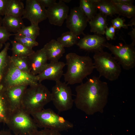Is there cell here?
Instances as JSON below:
<instances>
[{
    "mask_svg": "<svg viewBox=\"0 0 135 135\" xmlns=\"http://www.w3.org/2000/svg\"><path fill=\"white\" fill-rule=\"evenodd\" d=\"M74 102L76 107L86 114L102 113L108 102L109 90L106 82L93 76L76 88Z\"/></svg>",
    "mask_w": 135,
    "mask_h": 135,
    "instance_id": "1",
    "label": "cell"
},
{
    "mask_svg": "<svg viewBox=\"0 0 135 135\" xmlns=\"http://www.w3.org/2000/svg\"><path fill=\"white\" fill-rule=\"evenodd\" d=\"M65 57L67 69L63 76L65 82L68 84L82 83L94 69L93 60L89 56H80L70 52Z\"/></svg>",
    "mask_w": 135,
    "mask_h": 135,
    "instance_id": "2",
    "label": "cell"
},
{
    "mask_svg": "<svg viewBox=\"0 0 135 135\" xmlns=\"http://www.w3.org/2000/svg\"><path fill=\"white\" fill-rule=\"evenodd\" d=\"M51 101V93L41 83L29 86L25 90L21 108L30 114L43 109Z\"/></svg>",
    "mask_w": 135,
    "mask_h": 135,
    "instance_id": "3",
    "label": "cell"
},
{
    "mask_svg": "<svg viewBox=\"0 0 135 135\" xmlns=\"http://www.w3.org/2000/svg\"><path fill=\"white\" fill-rule=\"evenodd\" d=\"M30 115L38 128H48L60 132L68 130L73 127L72 123L50 108H44Z\"/></svg>",
    "mask_w": 135,
    "mask_h": 135,
    "instance_id": "4",
    "label": "cell"
},
{
    "mask_svg": "<svg viewBox=\"0 0 135 135\" xmlns=\"http://www.w3.org/2000/svg\"><path fill=\"white\" fill-rule=\"evenodd\" d=\"M112 54L103 50L94 52V69L99 73L100 78L103 76L109 80L114 81L118 79L121 68Z\"/></svg>",
    "mask_w": 135,
    "mask_h": 135,
    "instance_id": "5",
    "label": "cell"
},
{
    "mask_svg": "<svg viewBox=\"0 0 135 135\" xmlns=\"http://www.w3.org/2000/svg\"><path fill=\"white\" fill-rule=\"evenodd\" d=\"M31 116L20 108L11 112L6 125L15 135H31L38 128Z\"/></svg>",
    "mask_w": 135,
    "mask_h": 135,
    "instance_id": "6",
    "label": "cell"
},
{
    "mask_svg": "<svg viewBox=\"0 0 135 135\" xmlns=\"http://www.w3.org/2000/svg\"><path fill=\"white\" fill-rule=\"evenodd\" d=\"M38 83L36 76L23 72L17 68L10 61L4 74L0 84V88L5 89L20 86H30Z\"/></svg>",
    "mask_w": 135,
    "mask_h": 135,
    "instance_id": "7",
    "label": "cell"
},
{
    "mask_svg": "<svg viewBox=\"0 0 135 135\" xmlns=\"http://www.w3.org/2000/svg\"><path fill=\"white\" fill-rule=\"evenodd\" d=\"M51 101L59 112L66 111L72 107L74 100L72 90L65 82H56L52 89Z\"/></svg>",
    "mask_w": 135,
    "mask_h": 135,
    "instance_id": "8",
    "label": "cell"
},
{
    "mask_svg": "<svg viewBox=\"0 0 135 135\" xmlns=\"http://www.w3.org/2000/svg\"><path fill=\"white\" fill-rule=\"evenodd\" d=\"M105 47L107 48L114 56L115 59L123 68L129 70L135 66V48L131 44L120 43L114 45L106 42Z\"/></svg>",
    "mask_w": 135,
    "mask_h": 135,
    "instance_id": "9",
    "label": "cell"
},
{
    "mask_svg": "<svg viewBox=\"0 0 135 135\" xmlns=\"http://www.w3.org/2000/svg\"><path fill=\"white\" fill-rule=\"evenodd\" d=\"M66 20V27L70 31L77 36L84 35L83 32L89 21L79 7L71 9Z\"/></svg>",
    "mask_w": 135,
    "mask_h": 135,
    "instance_id": "10",
    "label": "cell"
},
{
    "mask_svg": "<svg viewBox=\"0 0 135 135\" xmlns=\"http://www.w3.org/2000/svg\"><path fill=\"white\" fill-rule=\"evenodd\" d=\"M22 19L28 20L31 24H38L47 18L46 9L37 0H26Z\"/></svg>",
    "mask_w": 135,
    "mask_h": 135,
    "instance_id": "11",
    "label": "cell"
},
{
    "mask_svg": "<svg viewBox=\"0 0 135 135\" xmlns=\"http://www.w3.org/2000/svg\"><path fill=\"white\" fill-rule=\"evenodd\" d=\"M47 18L51 24L61 26L66 20L69 11L68 6L60 0L46 9Z\"/></svg>",
    "mask_w": 135,
    "mask_h": 135,
    "instance_id": "12",
    "label": "cell"
},
{
    "mask_svg": "<svg viewBox=\"0 0 135 135\" xmlns=\"http://www.w3.org/2000/svg\"><path fill=\"white\" fill-rule=\"evenodd\" d=\"M106 42L102 35L95 34L85 35L76 44L81 49L94 53L103 50Z\"/></svg>",
    "mask_w": 135,
    "mask_h": 135,
    "instance_id": "13",
    "label": "cell"
},
{
    "mask_svg": "<svg viewBox=\"0 0 135 135\" xmlns=\"http://www.w3.org/2000/svg\"><path fill=\"white\" fill-rule=\"evenodd\" d=\"M28 86H20L1 89L6 97L11 112L21 108L22 98Z\"/></svg>",
    "mask_w": 135,
    "mask_h": 135,
    "instance_id": "14",
    "label": "cell"
},
{
    "mask_svg": "<svg viewBox=\"0 0 135 135\" xmlns=\"http://www.w3.org/2000/svg\"><path fill=\"white\" fill-rule=\"evenodd\" d=\"M66 65V64L62 62H50L40 73L36 75L38 82L46 80L56 82L60 81L63 75V69Z\"/></svg>",
    "mask_w": 135,
    "mask_h": 135,
    "instance_id": "15",
    "label": "cell"
},
{
    "mask_svg": "<svg viewBox=\"0 0 135 135\" xmlns=\"http://www.w3.org/2000/svg\"><path fill=\"white\" fill-rule=\"evenodd\" d=\"M30 73L36 76L40 73L46 66L48 60L43 48L34 52L28 57Z\"/></svg>",
    "mask_w": 135,
    "mask_h": 135,
    "instance_id": "16",
    "label": "cell"
},
{
    "mask_svg": "<svg viewBox=\"0 0 135 135\" xmlns=\"http://www.w3.org/2000/svg\"><path fill=\"white\" fill-rule=\"evenodd\" d=\"M48 60L58 61L65 52L64 47L59 42L52 39L46 43L43 48Z\"/></svg>",
    "mask_w": 135,
    "mask_h": 135,
    "instance_id": "17",
    "label": "cell"
},
{
    "mask_svg": "<svg viewBox=\"0 0 135 135\" xmlns=\"http://www.w3.org/2000/svg\"><path fill=\"white\" fill-rule=\"evenodd\" d=\"M106 17L100 12L97 13L88 22L90 27V32L99 35H104L107 26Z\"/></svg>",
    "mask_w": 135,
    "mask_h": 135,
    "instance_id": "18",
    "label": "cell"
},
{
    "mask_svg": "<svg viewBox=\"0 0 135 135\" xmlns=\"http://www.w3.org/2000/svg\"><path fill=\"white\" fill-rule=\"evenodd\" d=\"M2 25L9 32L16 34L24 26L22 17L6 15L2 18Z\"/></svg>",
    "mask_w": 135,
    "mask_h": 135,
    "instance_id": "19",
    "label": "cell"
},
{
    "mask_svg": "<svg viewBox=\"0 0 135 135\" xmlns=\"http://www.w3.org/2000/svg\"><path fill=\"white\" fill-rule=\"evenodd\" d=\"M96 6L100 12L107 16L117 14L115 7L110 0H93Z\"/></svg>",
    "mask_w": 135,
    "mask_h": 135,
    "instance_id": "20",
    "label": "cell"
},
{
    "mask_svg": "<svg viewBox=\"0 0 135 135\" xmlns=\"http://www.w3.org/2000/svg\"><path fill=\"white\" fill-rule=\"evenodd\" d=\"M12 48L11 49L13 56L28 57L35 51L32 48H28L14 40H11Z\"/></svg>",
    "mask_w": 135,
    "mask_h": 135,
    "instance_id": "21",
    "label": "cell"
},
{
    "mask_svg": "<svg viewBox=\"0 0 135 135\" xmlns=\"http://www.w3.org/2000/svg\"><path fill=\"white\" fill-rule=\"evenodd\" d=\"M79 7L89 21L97 14V9L93 0H80Z\"/></svg>",
    "mask_w": 135,
    "mask_h": 135,
    "instance_id": "22",
    "label": "cell"
},
{
    "mask_svg": "<svg viewBox=\"0 0 135 135\" xmlns=\"http://www.w3.org/2000/svg\"><path fill=\"white\" fill-rule=\"evenodd\" d=\"M6 98L0 88V122L7 125L11 113Z\"/></svg>",
    "mask_w": 135,
    "mask_h": 135,
    "instance_id": "23",
    "label": "cell"
},
{
    "mask_svg": "<svg viewBox=\"0 0 135 135\" xmlns=\"http://www.w3.org/2000/svg\"><path fill=\"white\" fill-rule=\"evenodd\" d=\"M24 10V4L21 0H10L6 15L22 17Z\"/></svg>",
    "mask_w": 135,
    "mask_h": 135,
    "instance_id": "24",
    "label": "cell"
},
{
    "mask_svg": "<svg viewBox=\"0 0 135 135\" xmlns=\"http://www.w3.org/2000/svg\"><path fill=\"white\" fill-rule=\"evenodd\" d=\"M40 34V28L38 24H32L29 26H24L17 33L13 34L20 35L36 40Z\"/></svg>",
    "mask_w": 135,
    "mask_h": 135,
    "instance_id": "25",
    "label": "cell"
},
{
    "mask_svg": "<svg viewBox=\"0 0 135 135\" xmlns=\"http://www.w3.org/2000/svg\"><path fill=\"white\" fill-rule=\"evenodd\" d=\"M3 49L0 52V74L4 75L10 61V56L8 54L10 44L8 42L4 44Z\"/></svg>",
    "mask_w": 135,
    "mask_h": 135,
    "instance_id": "26",
    "label": "cell"
},
{
    "mask_svg": "<svg viewBox=\"0 0 135 135\" xmlns=\"http://www.w3.org/2000/svg\"><path fill=\"white\" fill-rule=\"evenodd\" d=\"M112 2L116 10L117 14L129 18L135 16V6L133 4H125Z\"/></svg>",
    "mask_w": 135,
    "mask_h": 135,
    "instance_id": "27",
    "label": "cell"
},
{
    "mask_svg": "<svg viewBox=\"0 0 135 135\" xmlns=\"http://www.w3.org/2000/svg\"><path fill=\"white\" fill-rule=\"evenodd\" d=\"M78 39V36L70 31L63 32L58 38L57 40L64 47H70L76 44Z\"/></svg>",
    "mask_w": 135,
    "mask_h": 135,
    "instance_id": "28",
    "label": "cell"
},
{
    "mask_svg": "<svg viewBox=\"0 0 135 135\" xmlns=\"http://www.w3.org/2000/svg\"><path fill=\"white\" fill-rule=\"evenodd\" d=\"M10 60L15 66L20 70L24 72L30 73V68L28 57L12 56H10Z\"/></svg>",
    "mask_w": 135,
    "mask_h": 135,
    "instance_id": "29",
    "label": "cell"
},
{
    "mask_svg": "<svg viewBox=\"0 0 135 135\" xmlns=\"http://www.w3.org/2000/svg\"><path fill=\"white\" fill-rule=\"evenodd\" d=\"M14 40L25 46L32 48L38 45L36 40L20 35H14Z\"/></svg>",
    "mask_w": 135,
    "mask_h": 135,
    "instance_id": "30",
    "label": "cell"
},
{
    "mask_svg": "<svg viewBox=\"0 0 135 135\" xmlns=\"http://www.w3.org/2000/svg\"><path fill=\"white\" fill-rule=\"evenodd\" d=\"M12 35L13 34L8 32L2 26H0V44H4Z\"/></svg>",
    "mask_w": 135,
    "mask_h": 135,
    "instance_id": "31",
    "label": "cell"
},
{
    "mask_svg": "<svg viewBox=\"0 0 135 135\" xmlns=\"http://www.w3.org/2000/svg\"><path fill=\"white\" fill-rule=\"evenodd\" d=\"M124 19L120 18L119 17L112 20L111 22L112 26L115 29H120L121 28L125 29H127L129 26H130V24H126L124 23Z\"/></svg>",
    "mask_w": 135,
    "mask_h": 135,
    "instance_id": "32",
    "label": "cell"
},
{
    "mask_svg": "<svg viewBox=\"0 0 135 135\" xmlns=\"http://www.w3.org/2000/svg\"><path fill=\"white\" fill-rule=\"evenodd\" d=\"M31 135H63L58 131L48 128H44L40 130H38Z\"/></svg>",
    "mask_w": 135,
    "mask_h": 135,
    "instance_id": "33",
    "label": "cell"
},
{
    "mask_svg": "<svg viewBox=\"0 0 135 135\" xmlns=\"http://www.w3.org/2000/svg\"><path fill=\"white\" fill-rule=\"evenodd\" d=\"M115 30V28L112 26L109 27L108 26L106 27L104 34H105L106 38L107 40H112L114 39Z\"/></svg>",
    "mask_w": 135,
    "mask_h": 135,
    "instance_id": "34",
    "label": "cell"
},
{
    "mask_svg": "<svg viewBox=\"0 0 135 135\" xmlns=\"http://www.w3.org/2000/svg\"><path fill=\"white\" fill-rule=\"evenodd\" d=\"M10 0H0V16L6 14Z\"/></svg>",
    "mask_w": 135,
    "mask_h": 135,
    "instance_id": "35",
    "label": "cell"
},
{
    "mask_svg": "<svg viewBox=\"0 0 135 135\" xmlns=\"http://www.w3.org/2000/svg\"><path fill=\"white\" fill-rule=\"evenodd\" d=\"M38 2L46 8L50 7L56 2V0H37Z\"/></svg>",
    "mask_w": 135,
    "mask_h": 135,
    "instance_id": "36",
    "label": "cell"
},
{
    "mask_svg": "<svg viewBox=\"0 0 135 135\" xmlns=\"http://www.w3.org/2000/svg\"><path fill=\"white\" fill-rule=\"evenodd\" d=\"M112 2L123 4L132 5L134 0H111Z\"/></svg>",
    "mask_w": 135,
    "mask_h": 135,
    "instance_id": "37",
    "label": "cell"
},
{
    "mask_svg": "<svg viewBox=\"0 0 135 135\" xmlns=\"http://www.w3.org/2000/svg\"><path fill=\"white\" fill-rule=\"evenodd\" d=\"M132 30L128 33L132 40V42L131 44L132 45L134 46L135 45V26L134 28H132Z\"/></svg>",
    "mask_w": 135,
    "mask_h": 135,
    "instance_id": "38",
    "label": "cell"
},
{
    "mask_svg": "<svg viewBox=\"0 0 135 135\" xmlns=\"http://www.w3.org/2000/svg\"><path fill=\"white\" fill-rule=\"evenodd\" d=\"M0 135H16L12 134L8 130H0Z\"/></svg>",
    "mask_w": 135,
    "mask_h": 135,
    "instance_id": "39",
    "label": "cell"
},
{
    "mask_svg": "<svg viewBox=\"0 0 135 135\" xmlns=\"http://www.w3.org/2000/svg\"><path fill=\"white\" fill-rule=\"evenodd\" d=\"M62 0L63 2H64L65 3V2L69 3L71 1V0Z\"/></svg>",
    "mask_w": 135,
    "mask_h": 135,
    "instance_id": "40",
    "label": "cell"
},
{
    "mask_svg": "<svg viewBox=\"0 0 135 135\" xmlns=\"http://www.w3.org/2000/svg\"><path fill=\"white\" fill-rule=\"evenodd\" d=\"M2 18L1 16H0V26L2 25Z\"/></svg>",
    "mask_w": 135,
    "mask_h": 135,
    "instance_id": "41",
    "label": "cell"
},
{
    "mask_svg": "<svg viewBox=\"0 0 135 135\" xmlns=\"http://www.w3.org/2000/svg\"><path fill=\"white\" fill-rule=\"evenodd\" d=\"M3 44H0V51L1 50L3 46Z\"/></svg>",
    "mask_w": 135,
    "mask_h": 135,
    "instance_id": "42",
    "label": "cell"
},
{
    "mask_svg": "<svg viewBox=\"0 0 135 135\" xmlns=\"http://www.w3.org/2000/svg\"></svg>",
    "mask_w": 135,
    "mask_h": 135,
    "instance_id": "43",
    "label": "cell"
}]
</instances>
